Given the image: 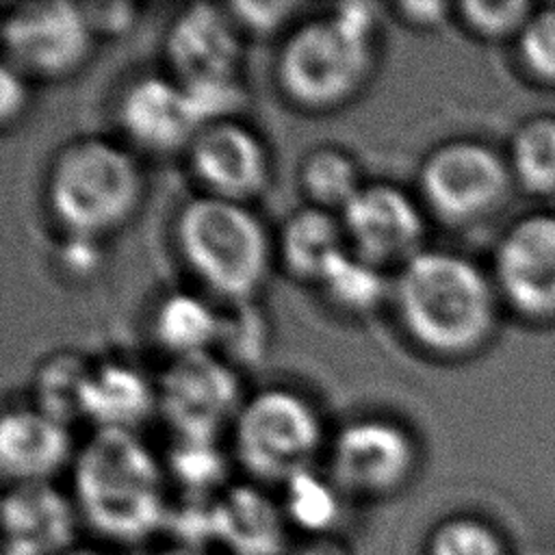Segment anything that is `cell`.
<instances>
[{"instance_id": "cell-28", "label": "cell", "mask_w": 555, "mask_h": 555, "mask_svg": "<svg viewBox=\"0 0 555 555\" xmlns=\"http://www.w3.org/2000/svg\"><path fill=\"white\" fill-rule=\"evenodd\" d=\"M269 347V325L264 312L247 301H232L228 312H219L215 353L230 366H256Z\"/></svg>"}, {"instance_id": "cell-5", "label": "cell", "mask_w": 555, "mask_h": 555, "mask_svg": "<svg viewBox=\"0 0 555 555\" xmlns=\"http://www.w3.org/2000/svg\"><path fill=\"white\" fill-rule=\"evenodd\" d=\"M173 238L189 271L228 304L254 299L269 273L267 230L245 204L195 195L176 212Z\"/></svg>"}, {"instance_id": "cell-1", "label": "cell", "mask_w": 555, "mask_h": 555, "mask_svg": "<svg viewBox=\"0 0 555 555\" xmlns=\"http://www.w3.org/2000/svg\"><path fill=\"white\" fill-rule=\"evenodd\" d=\"M72 501L95 538L137 546L167 529L173 499L152 449L132 431H93L76 449Z\"/></svg>"}, {"instance_id": "cell-6", "label": "cell", "mask_w": 555, "mask_h": 555, "mask_svg": "<svg viewBox=\"0 0 555 555\" xmlns=\"http://www.w3.org/2000/svg\"><path fill=\"white\" fill-rule=\"evenodd\" d=\"M323 447V425L310 401L288 388L247 397L232 425V451L258 486H284L312 468Z\"/></svg>"}, {"instance_id": "cell-12", "label": "cell", "mask_w": 555, "mask_h": 555, "mask_svg": "<svg viewBox=\"0 0 555 555\" xmlns=\"http://www.w3.org/2000/svg\"><path fill=\"white\" fill-rule=\"evenodd\" d=\"M494 286L518 314L555 319V215H527L501 236Z\"/></svg>"}, {"instance_id": "cell-38", "label": "cell", "mask_w": 555, "mask_h": 555, "mask_svg": "<svg viewBox=\"0 0 555 555\" xmlns=\"http://www.w3.org/2000/svg\"><path fill=\"white\" fill-rule=\"evenodd\" d=\"M152 555H210L208 551L204 548H195V546H189V544H178V542H169L160 548H156Z\"/></svg>"}, {"instance_id": "cell-3", "label": "cell", "mask_w": 555, "mask_h": 555, "mask_svg": "<svg viewBox=\"0 0 555 555\" xmlns=\"http://www.w3.org/2000/svg\"><path fill=\"white\" fill-rule=\"evenodd\" d=\"M375 28L371 2H340L327 15L299 22L275 56L280 93L308 113L349 104L373 76Z\"/></svg>"}, {"instance_id": "cell-23", "label": "cell", "mask_w": 555, "mask_h": 555, "mask_svg": "<svg viewBox=\"0 0 555 555\" xmlns=\"http://www.w3.org/2000/svg\"><path fill=\"white\" fill-rule=\"evenodd\" d=\"M93 366L72 351L48 356L33 375L35 408L65 425L85 418V397Z\"/></svg>"}, {"instance_id": "cell-36", "label": "cell", "mask_w": 555, "mask_h": 555, "mask_svg": "<svg viewBox=\"0 0 555 555\" xmlns=\"http://www.w3.org/2000/svg\"><path fill=\"white\" fill-rule=\"evenodd\" d=\"M288 555H353V551L349 542L340 533H336V535L297 538Z\"/></svg>"}, {"instance_id": "cell-4", "label": "cell", "mask_w": 555, "mask_h": 555, "mask_svg": "<svg viewBox=\"0 0 555 555\" xmlns=\"http://www.w3.org/2000/svg\"><path fill=\"white\" fill-rule=\"evenodd\" d=\"M143 195L137 158L115 141L85 137L65 143L46 173V204L72 236L100 238L121 228Z\"/></svg>"}, {"instance_id": "cell-7", "label": "cell", "mask_w": 555, "mask_h": 555, "mask_svg": "<svg viewBox=\"0 0 555 555\" xmlns=\"http://www.w3.org/2000/svg\"><path fill=\"white\" fill-rule=\"evenodd\" d=\"M416 470V440L392 418H353L330 440L325 473L347 501L386 503L414 481Z\"/></svg>"}, {"instance_id": "cell-32", "label": "cell", "mask_w": 555, "mask_h": 555, "mask_svg": "<svg viewBox=\"0 0 555 555\" xmlns=\"http://www.w3.org/2000/svg\"><path fill=\"white\" fill-rule=\"evenodd\" d=\"M230 15L234 17L236 26L245 35H256V37H267L284 26V22L297 11V2L288 0H278V2H249V0H238L225 4Z\"/></svg>"}, {"instance_id": "cell-27", "label": "cell", "mask_w": 555, "mask_h": 555, "mask_svg": "<svg viewBox=\"0 0 555 555\" xmlns=\"http://www.w3.org/2000/svg\"><path fill=\"white\" fill-rule=\"evenodd\" d=\"M319 291L334 308L347 314H369L392 293V286L384 280L382 267L349 249L319 282Z\"/></svg>"}, {"instance_id": "cell-25", "label": "cell", "mask_w": 555, "mask_h": 555, "mask_svg": "<svg viewBox=\"0 0 555 555\" xmlns=\"http://www.w3.org/2000/svg\"><path fill=\"white\" fill-rule=\"evenodd\" d=\"M169 486L173 483L182 496H217L228 477V457L217 440L173 438L163 460Z\"/></svg>"}, {"instance_id": "cell-40", "label": "cell", "mask_w": 555, "mask_h": 555, "mask_svg": "<svg viewBox=\"0 0 555 555\" xmlns=\"http://www.w3.org/2000/svg\"><path fill=\"white\" fill-rule=\"evenodd\" d=\"M2 555H22V553H17V551H11V548H4V546H2Z\"/></svg>"}, {"instance_id": "cell-9", "label": "cell", "mask_w": 555, "mask_h": 555, "mask_svg": "<svg viewBox=\"0 0 555 555\" xmlns=\"http://www.w3.org/2000/svg\"><path fill=\"white\" fill-rule=\"evenodd\" d=\"M243 401L236 369L215 351L171 358L156 379V412L173 438L217 440Z\"/></svg>"}, {"instance_id": "cell-29", "label": "cell", "mask_w": 555, "mask_h": 555, "mask_svg": "<svg viewBox=\"0 0 555 555\" xmlns=\"http://www.w3.org/2000/svg\"><path fill=\"white\" fill-rule=\"evenodd\" d=\"M423 555H503V548L481 520L449 516L431 527Z\"/></svg>"}, {"instance_id": "cell-16", "label": "cell", "mask_w": 555, "mask_h": 555, "mask_svg": "<svg viewBox=\"0 0 555 555\" xmlns=\"http://www.w3.org/2000/svg\"><path fill=\"white\" fill-rule=\"evenodd\" d=\"M80 516L72 494L46 483H13L2 494L4 548L22 555H63L76 546Z\"/></svg>"}, {"instance_id": "cell-18", "label": "cell", "mask_w": 555, "mask_h": 555, "mask_svg": "<svg viewBox=\"0 0 555 555\" xmlns=\"http://www.w3.org/2000/svg\"><path fill=\"white\" fill-rule=\"evenodd\" d=\"M69 425L39 412L20 408L0 421V473L7 486L46 483L74 462Z\"/></svg>"}, {"instance_id": "cell-31", "label": "cell", "mask_w": 555, "mask_h": 555, "mask_svg": "<svg viewBox=\"0 0 555 555\" xmlns=\"http://www.w3.org/2000/svg\"><path fill=\"white\" fill-rule=\"evenodd\" d=\"M518 56L535 78L555 82V9L529 17L518 35Z\"/></svg>"}, {"instance_id": "cell-10", "label": "cell", "mask_w": 555, "mask_h": 555, "mask_svg": "<svg viewBox=\"0 0 555 555\" xmlns=\"http://www.w3.org/2000/svg\"><path fill=\"white\" fill-rule=\"evenodd\" d=\"M93 33L80 2H20L4 13L0 41L4 63L24 76L43 80L65 78L87 61Z\"/></svg>"}, {"instance_id": "cell-11", "label": "cell", "mask_w": 555, "mask_h": 555, "mask_svg": "<svg viewBox=\"0 0 555 555\" xmlns=\"http://www.w3.org/2000/svg\"><path fill=\"white\" fill-rule=\"evenodd\" d=\"M163 54L180 85L236 80L243 61V33L225 4L195 2L167 26Z\"/></svg>"}, {"instance_id": "cell-19", "label": "cell", "mask_w": 555, "mask_h": 555, "mask_svg": "<svg viewBox=\"0 0 555 555\" xmlns=\"http://www.w3.org/2000/svg\"><path fill=\"white\" fill-rule=\"evenodd\" d=\"M347 251L349 243L340 217L330 210L304 206L280 225L278 258L293 280L319 286Z\"/></svg>"}, {"instance_id": "cell-20", "label": "cell", "mask_w": 555, "mask_h": 555, "mask_svg": "<svg viewBox=\"0 0 555 555\" xmlns=\"http://www.w3.org/2000/svg\"><path fill=\"white\" fill-rule=\"evenodd\" d=\"M156 412V382L126 362H102L93 366L85 418L95 431H132Z\"/></svg>"}, {"instance_id": "cell-17", "label": "cell", "mask_w": 555, "mask_h": 555, "mask_svg": "<svg viewBox=\"0 0 555 555\" xmlns=\"http://www.w3.org/2000/svg\"><path fill=\"white\" fill-rule=\"evenodd\" d=\"M210 544L225 555H288L293 531L280 499L258 483H230L212 499Z\"/></svg>"}, {"instance_id": "cell-8", "label": "cell", "mask_w": 555, "mask_h": 555, "mask_svg": "<svg viewBox=\"0 0 555 555\" xmlns=\"http://www.w3.org/2000/svg\"><path fill=\"white\" fill-rule=\"evenodd\" d=\"M512 182L509 163L475 139L436 145L418 167V193L447 223H470L492 212Z\"/></svg>"}, {"instance_id": "cell-30", "label": "cell", "mask_w": 555, "mask_h": 555, "mask_svg": "<svg viewBox=\"0 0 555 555\" xmlns=\"http://www.w3.org/2000/svg\"><path fill=\"white\" fill-rule=\"evenodd\" d=\"M457 17L462 24L479 37L501 39L509 35H520L525 24L529 22L531 4L525 0H503V2H481L466 0L457 7Z\"/></svg>"}, {"instance_id": "cell-22", "label": "cell", "mask_w": 555, "mask_h": 555, "mask_svg": "<svg viewBox=\"0 0 555 555\" xmlns=\"http://www.w3.org/2000/svg\"><path fill=\"white\" fill-rule=\"evenodd\" d=\"M219 330V312L191 293H169L152 317V334L171 358L212 351Z\"/></svg>"}, {"instance_id": "cell-37", "label": "cell", "mask_w": 555, "mask_h": 555, "mask_svg": "<svg viewBox=\"0 0 555 555\" xmlns=\"http://www.w3.org/2000/svg\"><path fill=\"white\" fill-rule=\"evenodd\" d=\"M67 243L65 245V254L63 260L69 264V269H80V271H89V267L98 260L95 256V243L98 238H87V236H72L67 234Z\"/></svg>"}, {"instance_id": "cell-34", "label": "cell", "mask_w": 555, "mask_h": 555, "mask_svg": "<svg viewBox=\"0 0 555 555\" xmlns=\"http://www.w3.org/2000/svg\"><path fill=\"white\" fill-rule=\"evenodd\" d=\"M26 104H28L26 76L2 61V67H0V121H2V126H9L15 119H20Z\"/></svg>"}, {"instance_id": "cell-2", "label": "cell", "mask_w": 555, "mask_h": 555, "mask_svg": "<svg viewBox=\"0 0 555 555\" xmlns=\"http://www.w3.org/2000/svg\"><path fill=\"white\" fill-rule=\"evenodd\" d=\"M392 297L405 334L431 356H468L494 330V284L473 260L453 251L414 254L399 267Z\"/></svg>"}, {"instance_id": "cell-39", "label": "cell", "mask_w": 555, "mask_h": 555, "mask_svg": "<svg viewBox=\"0 0 555 555\" xmlns=\"http://www.w3.org/2000/svg\"><path fill=\"white\" fill-rule=\"evenodd\" d=\"M63 555H111V553H106V551H102L98 546H80V544H76L74 548L65 551Z\"/></svg>"}, {"instance_id": "cell-35", "label": "cell", "mask_w": 555, "mask_h": 555, "mask_svg": "<svg viewBox=\"0 0 555 555\" xmlns=\"http://www.w3.org/2000/svg\"><path fill=\"white\" fill-rule=\"evenodd\" d=\"M395 11L399 15L401 22H405L412 28L418 30H431V28H440L449 13H451V4L447 2H427V0H410V2H399L395 4Z\"/></svg>"}, {"instance_id": "cell-26", "label": "cell", "mask_w": 555, "mask_h": 555, "mask_svg": "<svg viewBox=\"0 0 555 555\" xmlns=\"http://www.w3.org/2000/svg\"><path fill=\"white\" fill-rule=\"evenodd\" d=\"M509 171L516 182L535 195L555 193V117L525 121L509 145Z\"/></svg>"}, {"instance_id": "cell-21", "label": "cell", "mask_w": 555, "mask_h": 555, "mask_svg": "<svg viewBox=\"0 0 555 555\" xmlns=\"http://www.w3.org/2000/svg\"><path fill=\"white\" fill-rule=\"evenodd\" d=\"M278 499L291 531L299 538L340 533L347 499L327 473L314 468L297 473L280 486Z\"/></svg>"}, {"instance_id": "cell-24", "label": "cell", "mask_w": 555, "mask_h": 555, "mask_svg": "<svg viewBox=\"0 0 555 555\" xmlns=\"http://www.w3.org/2000/svg\"><path fill=\"white\" fill-rule=\"evenodd\" d=\"M299 186L310 206L340 212L364 186L356 160L340 147L319 145L299 163Z\"/></svg>"}, {"instance_id": "cell-13", "label": "cell", "mask_w": 555, "mask_h": 555, "mask_svg": "<svg viewBox=\"0 0 555 555\" xmlns=\"http://www.w3.org/2000/svg\"><path fill=\"white\" fill-rule=\"evenodd\" d=\"M349 249L377 267H399L421 251L425 219L410 193L390 182L364 184L340 210Z\"/></svg>"}, {"instance_id": "cell-15", "label": "cell", "mask_w": 555, "mask_h": 555, "mask_svg": "<svg viewBox=\"0 0 555 555\" xmlns=\"http://www.w3.org/2000/svg\"><path fill=\"white\" fill-rule=\"evenodd\" d=\"M117 124L132 145L154 156L186 152L204 128L189 91L176 78L160 74L137 76L124 87Z\"/></svg>"}, {"instance_id": "cell-33", "label": "cell", "mask_w": 555, "mask_h": 555, "mask_svg": "<svg viewBox=\"0 0 555 555\" xmlns=\"http://www.w3.org/2000/svg\"><path fill=\"white\" fill-rule=\"evenodd\" d=\"M80 9L93 37H121L137 20L132 2H80Z\"/></svg>"}, {"instance_id": "cell-14", "label": "cell", "mask_w": 555, "mask_h": 555, "mask_svg": "<svg viewBox=\"0 0 555 555\" xmlns=\"http://www.w3.org/2000/svg\"><path fill=\"white\" fill-rule=\"evenodd\" d=\"M189 169L204 195L245 204L271 178L262 139L236 119L204 126L186 147Z\"/></svg>"}]
</instances>
